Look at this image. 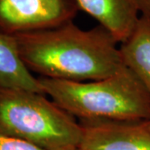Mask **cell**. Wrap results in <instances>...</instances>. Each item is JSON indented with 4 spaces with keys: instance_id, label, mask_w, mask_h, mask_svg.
I'll list each match as a JSON object with an SVG mask.
<instances>
[{
    "instance_id": "obj_8",
    "label": "cell",
    "mask_w": 150,
    "mask_h": 150,
    "mask_svg": "<svg viewBox=\"0 0 150 150\" xmlns=\"http://www.w3.org/2000/svg\"><path fill=\"white\" fill-rule=\"evenodd\" d=\"M125 66L134 73L150 97V19L140 17L134 32L121 43Z\"/></svg>"
},
{
    "instance_id": "obj_7",
    "label": "cell",
    "mask_w": 150,
    "mask_h": 150,
    "mask_svg": "<svg viewBox=\"0 0 150 150\" xmlns=\"http://www.w3.org/2000/svg\"><path fill=\"white\" fill-rule=\"evenodd\" d=\"M0 88L43 93L38 78L23 61L15 37L0 32Z\"/></svg>"
},
{
    "instance_id": "obj_6",
    "label": "cell",
    "mask_w": 150,
    "mask_h": 150,
    "mask_svg": "<svg viewBox=\"0 0 150 150\" xmlns=\"http://www.w3.org/2000/svg\"><path fill=\"white\" fill-rule=\"evenodd\" d=\"M83 10L98 22L119 43L134 32L141 14L135 0H75Z\"/></svg>"
},
{
    "instance_id": "obj_1",
    "label": "cell",
    "mask_w": 150,
    "mask_h": 150,
    "mask_svg": "<svg viewBox=\"0 0 150 150\" xmlns=\"http://www.w3.org/2000/svg\"><path fill=\"white\" fill-rule=\"evenodd\" d=\"M13 36L28 69L43 78L98 80L125 66L119 43L100 25L85 30L71 21L54 28Z\"/></svg>"
},
{
    "instance_id": "obj_9",
    "label": "cell",
    "mask_w": 150,
    "mask_h": 150,
    "mask_svg": "<svg viewBox=\"0 0 150 150\" xmlns=\"http://www.w3.org/2000/svg\"><path fill=\"white\" fill-rule=\"evenodd\" d=\"M0 150H46L24 140L0 134Z\"/></svg>"
},
{
    "instance_id": "obj_5",
    "label": "cell",
    "mask_w": 150,
    "mask_h": 150,
    "mask_svg": "<svg viewBox=\"0 0 150 150\" xmlns=\"http://www.w3.org/2000/svg\"><path fill=\"white\" fill-rule=\"evenodd\" d=\"M81 150H150V120H82Z\"/></svg>"
},
{
    "instance_id": "obj_11",
    "label": "cell",
    "mask_w": 150,
    "mask_h": 150,
    "mask_svg": "<svg viewBox=\"0 0 150 150\" xmlns=\"http://www.w3.org/2000/svg\"><path fill=\"white\" fill-rule=\"evenodd\" d=\"M72 150H81L79 148H77V149H72Z\"/></svg>"
},
{
    "instance_id": "obj_4",
    "label": "cell",
    "mask_w": 150,
    "mask_h": 150,
    "mask_svg": "<svg viewBox=\"0 0 150 150\" xmlns=\"http://www.w3.org/2000/svg\"><path fill=\"white\" fill-rule=\"evenodd\" d=\"M79 10L75 0H0V32L14 35L59 27Z\"/></svg>"
},
{
    "instance_id": "obj_10",
    "label": "cell",
    "mask_w": 150,
    "mask_h": 150,
    "mask_svg": "<svg viewBox=\"0 0 150 150\" xmlns=\"http://www.w3.org/2000/svg\"><path fill=\"white\" fill-rule=\"evenodd\" d=\"M139 9L140 11V14L150 19V0H135Z\"/></svg>"
},
{
    "instance_id": "obj_3",
    "label": "cell",
    "mask_w": 150,
    "mask_h": 150,
    "mask_svg": "<svg viewBox=\"0 0 150 150\" xmlns=\"http://www.w3.org/2000/svg\"><path fill=\"white\" fill-rule=\"evenodd\" d=\"M0 134L46 150L79 148L83 126L45 94L0 88Z\"/></svg>"
},
{
    "instance_id": "obj_2",
    "label": "cell",
    "mask_w": 150,
    "mask_h": 150,
    "mask_svg": "<svg viewBox=\"0 0 150 150\" xmlns=\"http://www.w3.org/2000/svg\"><path fill=\"white\" fill-rule=\"evenodd\" d=\"M38 79L45 95L82 120H150L149 95L127 66L98 80Z\"/></svg>"
}]
</instances>
